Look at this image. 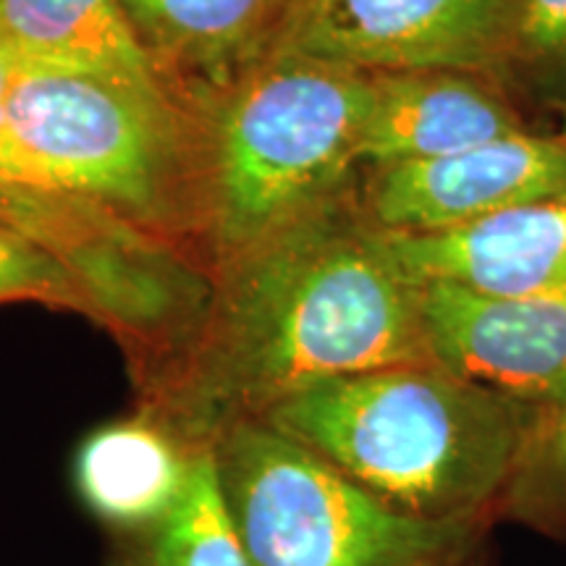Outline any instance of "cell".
Returning a JSON list of instances; mask_svg holds the SVG:
<instances>
[{
	"instance_id": "8fae6325",
	"label": "cell",
	"mask_w": 566,
	"mask_h": 566,
	"mask_svg": "<svg viewBox=\"0 0 566 566\" xmlns=\"http://www.w3.org/2000/svg\"><path fill=\"white\" fill-rule=\"evenodd\" d=\"M163 90L200 113L271 55L286 0H122Z\"/></svg>"
},
{
	"instance_id": "8992f818",
	"label": "cell",
	"mask_w": 566,
	"mask_h": 566,
	"mask_svg": "<svg viewBox=\"0 0 566 566\" xmlns=\"http://www.w3.org/2000/svg\"><path fill=\"white\" fill-rule=\"evenodd\" d=\"M506 0H292L271 53L363 74L470 71L501 82Z\"/></svg>"
},
{
	"instance_id": "9a60e30c",
	"label": "cell",
	"mask_w": 566,
	"mask_h": 566,
	"mask_svg": "<svg viewBox=\"0 0 566 566\" xmlns=\"http://www.w3.org/2000/svg\"><path fill=\"white\" fill-rule=\"evenodd\" d=\"M501 82L546 95L566 90V0H506Z\"/></svg>"
},
{
	"instance_id": "4fadbf2b",
	"label": "cell",
	"mask_w": 566,
	"mask_h": 566,
	"mask_svg": "<svg viewBox=\"0 0 566 566\" xmlns=\"http://www.w3.org/2000/svg\"><path fill=\"white\" fill-rule=\"evenodd\" d=\"M0 38L24 61L163 90L122 0H0Z\"/></svg>"
},
{
	"instance_id": "ac0fdd59",
	"label": "cell",
	"mask_w": 566,
	"mask_h": 566,
	"mask_svg": "<svg viewBox=\"0 0 566 566\" xmlns=\"http://www.w3.org/2000/svg\"><path fill=\"white\" fill-rule=\"evenodd\" d=\"M11 66H13V51L9 48V42L0 38V223L9 226V229H17L19 202L9 179H6V168H3V111H6V92H9V80H11Z\"/></svg>"
},
{
	"instance_id": "7a4b0ae2",
	"label": "cell",
	"mask_w": 566,
	"mask_h": 566,
	"mask_svg": "<svg viewBox=\"0 0 566 566\" xmlns=\"http://www.w3.org/2000/svg\"><path fill=\"white\" fill-rule=\"evenodd\" d=\"M3 168L19 202L17 229L61 263L113 223L210 271L200 116L158 87L13 53Z\"/></svg>"
},
{
	"instance_id": "52a82bcc",
	"label": "cell",
	"mask_w": 566,
	"mask_h": 566,
	"mask_svg": "<svg viewBox=\"0 0 566 566\" xmlns=\"http://www.w3.org/2000/svg\"><path fill=\"white\" fill-rule=\"evenodd\" d=\"M566 195V145L556 134L516 132L428 163L359 179V208L388 233H438L522 205Z\"/></svg>"
},
{
	"instance_id": "ba28073f",
	"label": "cell",
	"mask_w": 566,
	"mask_h": 566,
	"mask_svg": "<svg viewBox=\"0 0 566 566\" xmlns=\"http://www.w3.org/2000/svg\"><path fill=\"white\" fill-rule=\"evenodd\" d=\"M420 310L436 365L546 415L566 405V289L491 296L420 283Z\"/></svg>"
},
{
	"instance_id": "3957f363",
	"label": "cell",
	"mask_w": 566,
	"mask_h": 566,
	"mask_svg": "<svg viewBox=\"0 0 566 566\" xmlns=\"http://www.w3.org/2000/svg\"><path fill=\"white\" fill-rule=\"evenodd\" d=\"M546 417L417 363L323 380L260 420L399 512L475 522L516 483Z\"/></svg>"
},
{
	"instance_id": "e0dca14e",
	"label": "cell",
	"mask_w": 566,
	"mask_h": 566,
	"mask_svg": "<svg viewBox=\"0 0 566 566\" xmlns=\"http://www.w3.org/2000/svg\"><path fill=\"white\" fill-rule=\"evenodd\" d=\"M512 491L522 501L566 509V405L546 417Z\"/></svg>"
},
{
	"instance_id": "9c48e42d",
	"label": "cell",
	"mask_w": 566,
	"mask_h": 566,
	"mask_svg": "<svg viewBox=\"0 0 566 566\" xmlns=\"http://www.w3.org/2000/svg\"><path fill=\"white\" fill-rule=\"evenodd\" d=\"M527 122L504 82L470 71L373 74L359 171L428 163L525 132Z\"/></svg>"
},
{
	"instance_id": "5bb4252c",
	"label": "cell",
	"mask_w": 566,
	"mask_h": 566,
	"mask_svg": "<svg viewBox=\"0 0 566 566\" xmlns=\"http://www.w3.org/2000/svg\"><path fill=\"white\" fill-rule=\"evenodd\" d=\"M113 566H252L226 509L212 446H197L171 514L134 533Z\"/></svg>"
},
{
	"instance_id": "5b68a950",
	"label": "cell",
	"mask_w": 566,
	"mask_h": 566,
	"mask_svg": "<svg viewBox=\"0 0 566 566\" xmlns=\"http://www.w3.org/2000/svg\"><path fill=\"white\" fill-rule=\"evenodd\" d=\"M212 451L252 566H443L470 535L388 506L263 420L231 424Z\"/></svg>"
},
{
	"instance_id": "277c9868",
	"label": "cell",
	"mask_w": 566,
	"mask_h": 566,
	"mask_svg": "<svg viewBox=\"0 0 566 566\" xmlns=\"http://www.w3.org/2000/svg\"><path fill=\"white\" fill-rule=\"evenodd\" d=\"M370 105L373 74L271 53L197 113L210 273L357 189Z\"/></svg>"
},
{
	"instance_id": "30bf717a",
	"label": "cell",
	"mask_w": 566,
	"mask_h": 566,
	"mask_svg": "<svg viewBox=\"0 0 566 566\" xmlns=\"http://www.w3.org/2000/svg\"><path fill=\"white\" fill-rule=\"evenodd\" d=\"M380 233L388 252L415 283H449L491 296L566 289V195L522 205L462 229Z\"/></svg>"
},
{
	"instance_id": "7c38bea8",
	"label": "cell",
	"mask_w": 566,
	"mask_h": 566,
	"mask_svg": "<svg viewBox=\"0 0 566 566\" xmlns=\"http://www.w3.org/2000/svg\"><path fill=\"white\" fill-rule=\"evenodd\" d=\"M195 449L150 412L103 424L76 451V488L105 525L142 533L179 504Z\"/></svg>"
},
{
	"instance_id": "d6986e66",
	"label": "cell",
	"mask_w": 566,
	"mask_h": 566,
	"mask_svg": "<svg viewBox=\"0 0 566 566\" xmlns=\"http://www.w3.org/2000/svg\"><path fill=\"white\" fill-rule=\"evenodd\" d=\"M558 111H562V113H558V132H556V137L566 145V90L562 92V105H558Z\"/></svg>"
},
{
	"instance_id": "2e32d148",
	"label": "cell",
	"mask_w": 566,
	"mask_h": 566,
	"mask_svg": "<svg viewBox=\"0 0 566 566\" xmlns=\"http://www.w3.org/2000/svg\"><path fill=\"white\" fill-rule=\"evenodd\" d=\"M42 300L90 313L82 286L51 250L0 223V302Z\"/></svg>"
},
{
	"instance_id": "ffe728a7",
	"label": "cell",
	"mask_w": 566,
	"mask_h": 566,
	"mask_svg": "<svg viewBox=\"0 0 566 566\" xmlns=\"http://www.w3.org/2000/svg\"><path fill=\"white\" fill-rule=\"evenodd\" d=\"M289 3H292V0H286V9H289Z\"/></svg>"
},
{
	"instance_id": "6da1fadb",
	"label": "cell",
	"mask_w": 566,
	"mask_h": 566,
	"mask_svg": "<svg viewBox=\"0 0 566 566\" xmlns=\"http://www.w3.org/2000/svg\"><path fill=\"white\" fill-rule=\"evenodd\" d=\"M417 363H433L420 283L352 189L212 273L200 334L150 415L189 446H212L323 380Z\"/></svg>"
}]
</instances>
